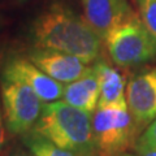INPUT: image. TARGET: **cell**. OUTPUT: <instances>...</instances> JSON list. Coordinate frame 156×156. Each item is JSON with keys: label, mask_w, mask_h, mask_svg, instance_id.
Here are the masks:
<instances>
[{"label": "cell", "mask_w": 156, "mask_h": 156, "mask_svg": "<svg viewBox=\"0 0 156 156\" xmlns=\"http://www.w3.org/2000/svg\"><path fill=\"white\" fill-rule=\"evenodd\" d=\"M99 80L92 66L81 78L64 85L62 99L77 108L86 111L87 113L92 115L96 111L99 104Z\"/></svg>", "instance_id": "obj_10"}, {"label": "cell", "mask_w": 156, "mask_h": 156, "mask_svg": "<svg viewBox=\"0 0 156 156\" xmlns=\"http://www.w3.org/2000/svg\"><path fill=\"white\" fill-rule=\"evenodd\" d=\"M121 156H138V155H131V154H128V152H125L124 155H121Z\"/></svg>", "instance_id": "obj_20"}, {"label": "cell", "mask_w": 156, "mask_h": 156, "mask_svg": "<svg viewBox=\"0 0 156 156\" xmlns=\"http://www.w3.org/2000/svg\"><path fill=\"white\" fill-rule=\"evenodd\" d=\"M104 42L112 61L120 68L136 66L156 58V42L135 13L112 29Z\"/></svg>", "instance_id": "obj_3"}, {"label": "cell", "mask_w": 156, "mask_h": 156, "mask_svg": "<svg viewBox=\"0 0 156 156\" xmlns=\"http://www.w3.org/2000/svg\"><path fill=\"white\" fill-rule=\"evenodd\" d=\"M9 156H34L30 151H23V150H16V151H13V152L9 155Z\"/></svg>", "instance_id": "obj_17"}, {"label": "cell", "mask_w": 156, "mask_h": 156, "mask_svg": "<svg viewBox=\"0 0 156 156\" xmlns=\"http://www.w3.org/2000/svg\"><path fill=\"white\" fill-rule=\"evenodd\" d=\"M7 144V135H5V121H4L3 105H2V95H0V156H3L4 148Z\"/></svg>", "instance_id": "obj_16"}, {"label": "cell", "mask_w": 156, "mask_h": 156, "mask_svg": "<svg viewBox=\"0 0 156 156\" xmlns=\"http://www.w3.org/2000/svg\"><path fill=\"white\" fill-rule=\"evenodd\" d=\"M2 80L21 82L31 87L44 104L58 100L64 94V85L47 76L27 56L9 55L4 58Z\"/></svg>", "instance_id": "obj_6"}, {"label": "cell", "mask_w": 156, "mask_h": 156, "mask_svg": "<svg viewBox=\"0 0 156 156\" xmlns=\"http://www.w3.org/2000/svg\"><path fill=\"white\" fill-rule=\"evenodd\" d=\"M142 140H144L146 143H148L151 146H155L156 147V120L154 122H151L147 128L144 129L143 134L139 136Z\"/></svg>", "instance_id": "obj_15"}, {"label": "cell", "mask_w": 156, "mask_h": 156, "mask_svg": "<svg viewBox=\"0 0 156 156\" xmlns=\"http://www.w3.org/2000/svg\"><path fill=\"white\" fill-rule=\"evenodd\" d=\"M22 142L34 156H85L74 151L58 147L33 130L22 135Z\"/></svg>", "instance_id": "obj_12"}, {"label": "cell", "mask_w": 156, "mask_h": 156, "mask_svg": "<svg viewBox=\"0 0 156 156\" xmlns=\"http://www.w3.org/2000/svg\"><path fill=\"white\" fill-rule=\"evenodd\" d=\"M5 128L12 135H23L35 126L44 103L31 87L2 80L0 87Z\"/></svg>", "instance_id": "obj_5"}, {"label": "cell", "mask_w": 156, "mask_h": 156, "mask_svg": "<svg viewBox=\"0 0 156 156\" xmlns=\"http://www.w3.org/2000/svg\"><path fill=\"white\" fill-rule=\"evenodd\" d=\"M85 18L101 39L133 14L126 0H81Z\"/></svg>", "instance_id": "obj_9"}, {"label": "cell", "mask_w": 156, "mask_h": 156, "mask_svg": "<svg viewBox=\"0 0 156 156\" xmlns=\"http://www.w3.org/2000/svg\"><path fill=\"white\" fill-rule=\"evenodd\" d=\"M92 68L98 76L100 87L98 107L128 105L126 103V85L121 73L104 60H98Z\"/></svg>", "instance_id": "obj_11"}, {"label": "cell", "mask_w": 156, "mask_h": 156, "mask_svg": "<svg viewBox=\"0 0 156 156\" xmlns=\"http://www.w3.org/2000/svg\"><path fill=\"white\" fill-rule=\"evenodd\" d=\"M138 16L156 42V0H133Z\"/></svg>", "instance_id": "obj_13"}, {"label": "cell", "mask_w": 156, "mask_h": 156, "mask_svg": "<svg viewBox=\"0 0 156 156\" xmlns=\"http://www.w3.org/2000/svg\"><path fill=\"white\" fill-rule=\"evenodd\" d=\"M27 57L47 76L57 82H61L62 85L70 83L81 78L90 69L81 58L70 53L50 50V48L34 47L27 53Z\"/></svg>", "instance_id": "obj_8"}, {"label": "cell", "mask_w": 156, "mask_h": 156, "mask_svg": "<svg viewBox=\"0 0 156 156\" xmlns=\"http://www.w3.org/2000/svg\"><path fill=\"white\" fill-rule=\"evenodd\" d=\"M14 2H17V3H20V4H23V3H26L27 0H14Z\"/></svg>", "instance_id": "obj_19"}, {"label": "cell", "mask_w": 156, "mask_h": 156, "mask_svg": "<svg viewBox=\"0 0 156 156\" xmlns=\"http://www.w3.org/2000/svg\"><path fill=\"white\" fill-rule=\"evenodd\" d=\"M4 26V20H3V17L0 16V29H2Z\"/></svg>", "instance_id": "obj_18"}, {"label": "cell", "mask_w": 156, "mask_h": 156, "mask_svg": "<svg viewBox=\"0 0 156 156\" xmlns=\"http://www.w3.org/2000/svg\"><path fill=\"white\" fill-rule=\"evenodd\" d=\"M134 150H135V154L138 156H156V147L155 146L146 143L144 140H142L140 138L136 139V142L134 144Z\"/></svg>", "instance_id": "obj_14"}, {"label": "cell", "mask_w": 156, "mask_h": 156, "mask_svg": "<svg viewBox=\"0 0 156 156\" xmlns=\"http://www.w3.org/2000/svg\"><path fill=\"white\" fill-rule=\"evenodd\" d=\"M34 47L61 51L87 65L100 53L101 39L86 18L62 3H52L31 21L29 29Z\"/></svg>", "instance_id": "obj_1"}, {"label": "cell", "mask_w": 156, "mask_h": 156, "mask_svg": "<svg viewBox=\"0 0 156 156\" xmlns=\"http://www.w3.org/2000/svg\"><path fill=\"white\" fill-rule=\"evenodd\" d=\"M96 156H121L136 142L139 129L125 107H98L92 113Z\"/></svg>", "instance_id": "obj_4"}, {"label": "cell", "mask_w": 156, "mask_h": 156, "mask_svg": "<svg viewBox=\"0 0 156 156\" xmlns=\"http://www.w3.org/2000/svg\"><path fill=\"white\" fill-rule=\"evenodd\" d=\"M33 131L61 148L85 156H96L91 113L65 100L46 103Z\"/></svg>", "instance_id": "obj_2"}, {"label": "cell", "mask_w": 156, "mask_h": 156, "mask_svg": "<svg viewBox=\"0 0 156 156\" xmlns=\"http://www.w3.org/2000/svg\"><path fill=\"white\" fill-rule=\"evenodd\" d=\"M126 103L139 131L156 120V66L136 73L128 82Z\"/></svg>", "instance_id": "obj_7"}]
</instances>
